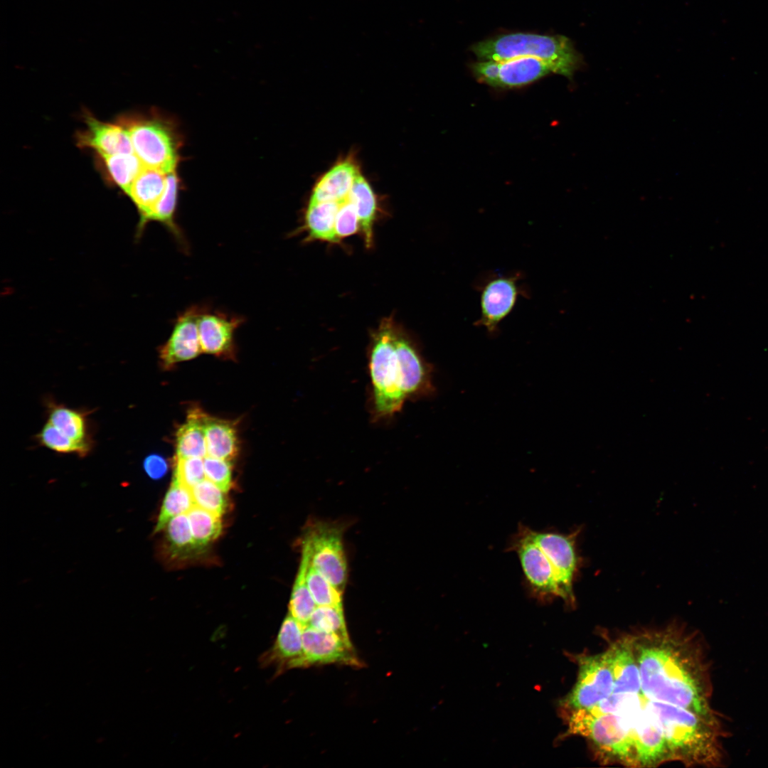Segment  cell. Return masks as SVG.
Returning a JSON list of instances; mask_svg holds the SVG:
<instances>
[{"label":"cell","instance_id":"1","mask_svg":"<svg viewBox=\"0 0 768 768\" xmlns=\"http://www.w3.org/2000/svg\"><path fill=\"white\" fill-rule=\"evenodd\" d=\"M640 673L643 693L705 716H718L711 705L710 666L693 632L676 626L628 636Z\"/></svg>","mask_w":768,"mask_h":768},{"label":"cell","instance_id":"2","mask_svg":"<svg viewBox=\"0 0 768 768\" xmlns=\"http://www.w3.org/2000/svg\"><path fill=\"white\" fill-rule=\"evenodd\" d=\"M368 360L370 414L375 422L391 419L407 400L435 393L432 366L390 318L371 334Z\"/></svg>","mask_w":768,"mask_h":768},{"label":"cell","instance_id":"3","mask_svg":"<svg viewBox=\"0 0 768 768\" xmlns=\"http://www.w3.org/2000/svg\"><path fill=\"white\" fill-rule=\"evenodd\" d=\"M646 705L662 729L672 761L707 767L727 762L723 740L728 733L720 715H701L646 696Z\"/></svg>","mask_w":768,"mask_h":768},{"label":"cell","instance_id":"4","mask_svg":"<svg viewBox=\"0 0 768 768\" xmlns=\"http://www.w3.org/2000/svg\"><path fill=\"white\" fill-rule=\"evenodd\" d=\"M473 53L483 60H503L533 57L548 63L553 73L572 80L585 64L572 41L562 35L513 33L478 42Z\"/></svg>","mask_w":768,"mask_h":768},{"label":"cell","instance_id":"5","mask_svg":"<svg viewBox=\"0 0 768 768\" xmlns=\"http://www.w3.org/2000/svg\"><path fill=\"white\" fill-rule=\"evenodd\" d=\"M614 713L629 731L636 767H654L672 761L662 729L646 705L645 695L626 696Z\"/></svg>","mask_w":768,"mask_h":768},{"label":"cell","instance_id":"6","mask_svg":"<svg viewBox=\"0 0 768 768\" xmlns=\"http://www.w3.org/2000/svg\"><path fill=\"white\" fill-rule=\"evenodd\" d=\"M302 553L336 589L342 592L347 579L346 558L341 528L326 522H313L305 530Z\"/></svg>","mask_w":768,"mask_h":768},{"label":"cell","instance_id":"7","mask_svg":"<svg viewBox=\"0 0 768 768\" xmlns=\"http://www.w3.org/2000/svg\"><path fill=\"white\" fill-rule=\"evenodd\" d=\"M507 550L517 554L526 587L532 597L542 602L556 597L562 599L556 571L533 539L530 528L519 523Z\"/></svg>","mask_w":768,"mask_h":768},{"label":"cell","instance_id":"8","mask_svg":"<svg viewBox=\"0 0 768 768\" xmlns=\"http://www.w3.org/2000/svg\"><path fill=\"white\" fill-rule=\"evenodd\" d=\"M126 128L134 153L144 167L165 174L176 171L179 142L169 124L159 119H140Z\"/></svg>","mask_w":768,"mask_h":768},{"label":"cell","instance_id":"9","mask_svg":"<svg viewBox=\"0 0 768 768\" xmlns=\"http://www.w3.org/2000/svg\"><path fill=\"white\" fill-rule=\"evenodd\" d=\"M575 685L559 703L562 714L593 707L613 692L614 674L607 650L594 655L578 656Z\"/></svg>","mask_w":768,"mask_h":768},{"label":"cell","instance_id":"10","mask_svg":"<svg viewBox=\"0 0 768 768\" xmlns=\"http://www.w3.org/2000/svg\"><path fill=\"white\" fill-rule=\"evenodd\" d=\"M472 71L477 80L501 87L526 85L553 73L548 63L533 57L483 60L474 63Z\"/></svg>","mask_w":768,"mask_h":768},{"label":"cell","instance_id":"11","mask_svg":"<svg viewBox=\"0 0 768 768\" xmlns=\"http://www.w3.org/2000/svg\"><path fill=\"white\" fill-rule=\"evenodd\" d=\"M533 539L551 561L557 574L562 600L575 603L573 583L578 567L575 546L576 533L564 534L552 530L531 529Z\"/></svg>","mask_w":768,"mask_h":768},{"label":"cell","instance_id":"12","mask_svg":"<svg viewBox=\"0 0 768 768\" xmlns=\"http://www.w3.org/2000/svg\"><path fill=\"white\" fill-rule=\"evenodd\" d=\"M521 277L500 276L489 279L482 287L480 295V317L474 323L483 326L489 334H495L500 323L511 312L519 296L524 290L519 284Z\"/></svg>","mask_w":768,"mask_h":768},{"label":"cell","instance_id":"13","mask_svg":"<svg viewBox=\"0 0 768 768\" xmlns=\"http://www.w3.org/2000/svg\"><path fill=\"white\" fill-rule=\"evenodd\" d=\"M302 641V668L327 664L359 668L363 665L351 641H346L334 634L320 631L307 625L304 626Z\"/></svg>","mask_w":768,"mask_h":768},{"label":"cell","instance_id":"14","mask_svg":"<svg viewBox=\"0 0 768 768\" xmlns=\"http://www.w3.org/2000/svg\"><path fill=\"white\" fill-rule=\"evenodd\" d=\"M202 309L193 305L178 315L169 338L160 348L159 358L164 368L193 359L202 352L198 329Z\"/></svg>","mask_w":768,"mask_h":768},{"label":"cell","instance_id":"15","mask_svg":"<svg viewBox=\"0 0 768 768\" xmlns=\"http://www.w3.org/2000/svg\"><path fill=\"white\" fill-rule=\"evenodd\" d=\"M243 322V317L211 311L203 307L198 319L202 352L220 357H233L234 333Z\"/></svg>","mask_w":768,"mask_h":768},{"label":"cell","instance_id":"16","mask_svg":"<svg viewBox=\"0 0 768 768\" xmlns=\"http://www.w3.org/2000/svg\"><path fill=\"white\" fill-rule=\"evenodd\" d=\"M304 626L291 614L284 619L272 646L260 658L263 667L274 666L276 675L284 671L302 668Z\"/></svg>","mask_w":768,"mask_h":768},{"label":"cell","instance_id":"17","mask_svg":"<svg viewBox=\"0 0 768 768\" xmlns=\"http://www.w3.org/2000/svg\"><path fill=\"white\" fill-rule=\"evenodd\" d=\"M87 129L80 135L81 146L95 149L100 155L134 153L131 139L124 125L105 123L88 116Z\"/></svg>","mask_w":768,"mask_h":768},{"label":"cell","instance_id":"18","mask_svg":"<svg viewBox=\"0 0 768 768\" xmlns=\"http://www.w3.org/2000/svg\"><path fill=\"white\" fill-rule=\"evenodd\" d=\"M166 174L156 169L144 167L127 193L139 212L138 229L140 231L151 221L152 215L166 188Z\"/></svg>","mask_w":768,"mask_h":768},{"label":"cell","instance_id":"19","mask_svg":"<svg viewBox=\"0 0 768 768\" xmlns=\"http://www.w3.org/2000/svg\"><path fill=\"white\" fill-rule=\"evenodd\" d=\"M614 674V693L641 691L640 673L629 636L613 642L607 649Z\"/></svg>","mask_w":768,"mask_h":768},{"label":"cell","instance_id":"20","mask_svg":"<svg viewBox=\"0 0 768 768\" xmlns=\"http://www.w3.org/2000/svg\"><path fill=\"white\" fill-rule=\"evenodd\" d=\"M359 174L358 167L351 160L341 161L319 179L314 188L309 203L346 199Z\"/></svg>","mask_w":768,"mask_h":768},{"label":"cell","instance_id":"21","mask_svg":"<svg viewBox=\"0 0 768 768\" xmlns=\"http://www.w3.org/2000/svg\"><path fill=\"white\" fill-rule=\"evenodd\" d=\"M341 201L309 203L301 230L306 233V242L321 240L336 243L335 222Z\"/></svg>","mask_w":768,"mask_h":768},{"label":"cell","instance_id":"22","mask_svg":"<svg viewBox=\"0 0 768 768\" xmlns=\"http://www.w3.org/2000/svg\"><path fill=\"white\" fill-rule=\"evenodd\" d=\"M204 430L207 455L230 461L238 452L237 432L229 421L212 417L205 413Z\"/></svg>","mask_w":768,"mask_h":768},{"label":"cell","instance_id":"23","mask_svg":"<svg viewBox=\"0 0 768 768\" xmlns=\"http://www.w3.org/2000/svg\"><path fill=\"white\" fill-rule=\"evenodd\" d=\"M204 415L199 409L189 412L186 422L176 432V458H204L207 456Z\"/></svg>","mask_w":768,"mask_h":768},{"label":"cell","instance_id":"24","mask_svg":"<svg viewBox=\"0 0 768 768\" xmlns=\"http://www.w3.org/2000/svg\"><path fill=\"white\" fill-rule=\"evenodd\" d=\"M348 199L356 210L365 245L367 248H370L373 245V225L377 215V201L371 187L360 174L353 182Z\"/></svg>","mask_w":768,"mask_h":768},{"label":"cell","instance_id":"25","mask_svg":"<svg viewBox=\"0 0 768 768\" xmlns=\"http://www.w3.org/2000/svg\"><path fill=\"white\" fill-rule=\"evenodd\" d=\"M194 506L191 489L173 476L160 509L154 533L163 530L171 518L187 513Z\"/></svg>","mask_w":768,"mask_h":768},{"label":"cell","instance_id":"26","mask_svg":"<svg viewBox=\"0 0 768 768\" xmlns=\"http://www.w3.org/2000/svg\"><path fill=\"white\" fill-rule=\"evenodd\" d=\"M308 565L307 557L302 553V560L289 604V614L304 626L309 624L311 616L317 606L306 584Z\"/></svg>","mask_w":768,"mask_h":768},{"label":"cell","instance_id":"27","mask_svg":"<svg viewBox=\"0 0 768 768\" xmlns=\"http://www.w3.org/2000/svg\"><path fill=\"white\" fill-rule=\"evenodd\" d=\"M114 182L126 193L144 167L134 153L100 155Z\"/></svg>","mask_w":768,"mask_h":768},{"label":"cell","instance_id":"28","mask_svg":"<svg viewBox=\"0 0 768 768\" xmlns=\"http://www.w3.org/2000/svg\"><path fill=\"white\" fill-rule=\"evenodd\" d=\"M193 540L197 548L204 547L221 533L220 516L194 506L188 513Z\"/></svg>","mask_w":768,"mask_h":768},{"label":"cell","instance_id":"29","mask_svg":"<svg viewBox=\"0 0 768 768\" xmlns=\"http://www.w3.org/2000/svg\"><path fill=\"white\" fill-rule=\"evenodd\" d=\"M48 422L60 431L78 442H91L85 417L80 412L62 405L50 407Z\"/></svg>","mask_w":768,"mask_h":768},{"label":"cell","instance_id":"30","mask_svg":"<svg viewBox=\"0 0 768 768\" xmlns=\"http://www.w3.org/2000/svg\"><path fill=\"white\" fill-rule=\"evenodd\" d=\"M164 530H165L166 549L171 555H176L197 548L187 513L171 518Z\"/></svg>","mask_w":768,"mask_h":768},{"label":"cell","instance_id":"31","mask_svg":"<svg viewBox=\"0 0 768 768\" xmlns=\"http://www.w3.org/2000/svg\"><path fill=\"white\" fill-rule=\"evenodd\" d=\"M38 442L44 447L61 454H76L85 456L91 449V442L76 441L48 422L37 435Z\"/></svg>","mask_w":768,"mask_h":768},{"label":"cell","instance_id":"32","mask_svg":"<svg viewBox=\"0 0 768 768\" xmlns=\"http://www.w3.org/2000/svg\"><path fill=\"white\" fill-rule=\"evenodd\" d=\"M308 625L320 631L334 634L346 641H351L347 629L343 606H316Z\"/></svg>","mask_w":768,"mask_h":768},{"label":"cell","instance_id":"33","mask_svg":"<svg viewBox=\"0 0 768 768\" xmlns=\"http://www.w3.org/2000/svg\"><path fill=\"white\" fill-rule=\"evenodd\" d=\"M191 491L195 506L220 517L225 513L228 506L226 492L212 481L205 479L191 488Z\"/></svg>","mask_w":768,"mask_h":768},{"label":"cell","instance_id":"34","mask_svg":"<svg viewBox=\"0 0 768 768\" xmlns=\"http://www.w3.org/2000/svg\"><path fill=\"white\" fill-rule=\"evenodd\" d=\"M308 588L317 606H343L342 592L336 589L309 562L306 574Z\"/></svg>","mask_w":768,"mask_h":768},{"label":"cell","instance_id":"35","mask_svg":"<svg viewBox=\"0 0 768 768\" xmlns=\"http://www.w3.org/2000/svg\"><path fill=\"white\" fill-rule=\"evenodd\" d=\"M174 476L188 488L206 479L203 458H176Z\"/></svg>","mask_w":768,"mask_h":768},{"label":"cell","instance_id":"36","mask_svg":"<svg viewBox=\"0 0 768 768\" xmlns=\"http://www.w3.org/2000/svg\"><path fill=\"white\" fill-rule=\"evenodd\" d=\"M359 228L360 223L356 210L347 198L341 202L336 218L335 236L336 243H339L343 239L354 235Z\"/></svg>","mask_w":768,"mask_h":768},{"label":"cell","instance_id":"37","mask_svg":"<svg viewBox=\"0 0 768 768\" xmlns=\"http://www.w3.org/2000/svg\"><path fill=\"white\" fill-rule=\"evenodd\" d=\"M206 479L227 492L232 486V466L230 461L210 456L203 458Z\"/></svg>","mask_w":768,"mask_h":768},{"label":"cell","instance_id":"38","mask_svg":"<svg viewBox=\"0 0 768 768\" xmlns=\"http://www.w3.org/2000/svg\"><path fill=\"white\" fill-rule=\"evenodd\" d=\"M144 468L150 478H161L167 471L165 459L159 455L152 454L147 457L144 462Z\"/></svg>","mask_w":768,"mask_h":768}]
</instances>
